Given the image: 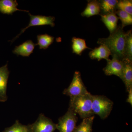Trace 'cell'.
Segmentation results:
<instances>
[{
  "instance_id": "cell-1",
  "label": "cell",
  "mask_w": 132,
  "mask_h": 132,
  "mask_svg": "<svg viewBox=\"0 0 132 132\" xmlns=\"http://www.w3.org/2000/svg\"><path fill=\"white\" fill-rule=\"evenodd\" d=\"M121 26L110 34L107 38H100L98 44L105 45L108 48L112 57L118 58L121 60L126 58V45L127 32H125Z\"/></svg>"
},
{
  "instance_id": "cell-2",
  "label": "cell",
  "mask_w": 132,
  "mask_h": 132,
  "mask_svg": "<svg viewBox=\"0 0 132 132\" xmlns=\"http://www.w3.org/2000/svg\"><path fill=\"white\" fill-rule=\"evenodd\" d=\"M92 105V95L88 92L86 94L70 98L69 108L83 119L94 115Z\"/></svg>"
},
{
  "instance_id": "cell-3",
  "label": "cell",
  "mask_w": 132,
  "mask_h": 132,
  "mask_svg": "<svg viewBox=\"0 0 132 132\" xmlns=\"http://www.w3.org/2000/svg\"><path fill=\"white\" fill-rule=\"evenodd\" d=\"M113 102L104 95H92V109L94 114H97L101 119H106L111 113Z\"/></svg>"
},
{
  "instance_id": "cell-4",
  "label": "cell",
  "mask_w": 132,
  "mask_h": 132,
  "mask_svg": "<svg viewBox=\"0 0 132 132\" xmlns=\"http://www.w3.org/2000/svg\"><path fill=\"white\" fill-rule=\"evenodd\" d=\"M88 92L87 90L79 71L75 72L73 78L68 88L63 91V94L70 97V98L86 94Z\"/></svg>"
},
{
  "instance_id": "cell-5",
  "label": "cell",
  "mask_w": 132,
  "mask_h": 132,
  "mask_svg": "<svg viewBox=\"0 0 132 132\" xmlns=\"http://www.w3.org/2000/svg\"><path fill=\"white\" fill-rule=\"evenodd\" d=\"M78 118L76 114L71 109L59 119L57 129L60 132H73L76 126Z\"/></svg>"
},
{
  "instance_id": "cell-6",
  "label": "cell",
  "mask_w": 132,
  "mask_h": 132,
  "mask_svg": "<svg viewBox=\"0 0 132 132\" xmlns=\"http://www.w3.org/2000/svg\"><path fill=\"white\" fill-rule=\"evenodd\" d=\"M28 14L30 16V20L28 26L25 28L22 29L20 33L12 40L11 41V43L13 42L17 38H19L20 35L26 31V29L30 27L49 25L53 27H54L55 25L54 22L55 18L54 16L32 15L30 13H29Z\"/></svg>"
},
{
  "instance_id": "cell-7",
  "label": "cell",
  "mask_w": 132,
  "mask_h": 132,
  "mask_svg": "<svg viewBox=\"0 0 132 132\" xmlns=\"http://www.w3.org/2000/svg\"><path fill=\"white\" fill-rule=\"evenodd\" d=\"M31 125L32 132H54L57 129V125L42 113L39 114L37 120Z\"/></svg>"
},
{
  "instance_id": "cell-8",
  "label": "cell",
  "mask_w": 132,
  "mask_h": 132,
  "mask_svg": "<svg viewBox=\"0 0 132 132\" xmlns=\"http://www.w3.org/2000/svg\"><path fill=\"white\" fill-rule=\"evenodd\" d=\"M106 66L103 69L104 73L107 76L112 75L123 79V62L116 57L107 61Z\"/></svg>"
},
{
  "instance_id": "cell-9",
  "label": "cell",
  "mask_w": 132,
  "mask_h": 132,
  "mask_svg": "<svg viewBox=\"0 0 132 132\" xmlns=\"http://www.w3.org/2000/svg\"><path fill=\"white\" fill-rule=\"evenodd\" d=\"M7 62L5 65L0 67V102H5L7 100L6 91L10 74L8 68Z\"/></svg>"
},
{
  "instance_id": "cell-10",
  "label": "cell",
  "mask_w": 132,
  "mask_h": 132,
  "mask_svg": "<svg viewBox=\"0 0 132 132\" xmlns=\"http://www.w3.org/2000/svg\"><path fill=\"white\" fill-rule=\"evenodd\" d=\"M123 79L127 92L132 88V60L127 59L123 60Z\"/></svg>"
},
{
  "instance_id": "cell-11",
  "label": "cell",
  "mask_w": 132,
  "mask_h": 132,
  "mask_svg": "<svg viewBox=\"0 0 132 132\" xmlns=\"http://www.w3.org/2000/svg\"><path fill=\"white\" fill-rule=\"evenodd\" d=\"M36 44L32 41L28 40L19 46H16L13 51V53L17 56L21 55L23 57H29L32 53Z\"/></svg>"
},
{
  "instance_id": "cell-12",
  "label": "cell",
  "mask_w": 132,
  "mask_h": 132,
  "mask_svg": "<svg viewBox=\"0 0 132 132\" xmlns=\"http://www.w3.org/2000/svg\"><path fill=\"white\" fill-rule=\"evenodd\" d=\"M18 5L16 0H0V12L3 14L8 15H12L17 11L29 12L17 8Z\"/></svg>"
},
{
  "instance_id": "cell-13",
  "label": "cell",
  "mask_w": 132,
  "mask_h": 132,
  "mask_svg": "<svg viewBox=\"0 0 132 132\" xmlns=\"http://www.w3.org/2000/svg\"><path fill=\"white\" fill-rule=\"evenodd\" d=\"M111 53L108 48L105 45H100L98 47L93 49L89 53V55L92 60L97 59L98 61L102 59H105L107 61L110 60L109 56Z\"/></svg>"
},
{
  "instance_id": "cell-14",
  "label": "cell",
  "mask_w": 132,
  "mask_h": 132,
  "mask_svg": "<svg viewBox=\"0 0 132 132\" xmlns=\"http://www.w3.org/2000/svg\"><path fill=\"white\" fill-rule=\"evenodd\" d=\"M101 20L108 29L110 34L112 33L118 27L119 18L115 13L100 15Z\"/></svg>"
},
{
  "instance_id": "cell-15",
  "label": "cell",
  "mask_w": 132,
  "mask_h": 132,
  "mask_svg": "<svg viewBox=\"0 0 132 132\" xmlns=\"http://www.w3.org/2000/svg\"><path fill=\"white\" fill-rule=\"evenodd\" d=\"M100 5L99 1H89L85 10L81 13V16L90 17L93 15L100 14Z\"/></svg>"
},
{
  "instance_id": "cell-16",
  "label": "cell",
  "mask_w": 132,
  "mask_h": 132,
  "mask_svg": "<svg viewBox=\"0 0 132 132\" xmlns=\"http://www.w3.org/2000/svg\"><path fill=\"white\" fill-rule=\"evenodd\" d=\"M117 0L99 1L100 5V15L115 13L117 10Z\"/></svg>"
},
{
  "instance_id": "cell-17",
  "label": "cell",
  "mask_w": 132,
  "mask_h": 132,
  "mask_svg": "<svg viewBox=\"0 0 132 132\" xmlns=\"http://www.w3.org/2000/svg\"><path fill=\"white\" fill-rule=\"evenodd\" d=\"M72 49L73 53L81 55L82 52L86 49H90L88 47L85 39L74 37L72 39Z\"/></svg>"
},
{
  "instance_id": "cell-18",
  "label": "cell",
  "mask_w": 132,
  "mask_h": 132,
  "mask_svg": "<svg viewBox=\"0 0 132 132\" xmlns=\"http://www.w3.org/2000/svg\"><path fill=\"white\" fill-rule=\"evenodd\" d=\"M94 116L83 119L81 123L76 127L73 132H92Z\"/></svg>"
},
{
  "instance_id": "cell-19",
  "label": "cell",
  "mask_w": 132,
  "mask_h": 132,
  "mask_svg": "<svg viewBox=\"0 0 132 132\" xmlns=\"http://www.w3.org/2000/svg\"><path fill=\"white\" fill-rule=\"evenodd\" d=\"M38 43L39 49H46L54 41V38L53 36L48 35L47 34L39 35L37 36Z\"/></svg>"
},
{
  "instance_id": "cell-20",
  "label": "cell",
  "mask_w": 132,
  "mask_h": 132,
  "mask_svg": "<svg viewBox=\"0 0 132 132\" xmlns=\"http://www.w3.org/2000/svg\"><path fill=\"white\" fill-rule=\"evenodd\" d=\"M3 132H32V130L31 125H22L17 120L13 126L6 128Z\"/></svg>"
},
{
  "instance_id": "cell-21",
  "label": "cell",
  "mask_w": 132,
  "mask_h": 132,
  "mask_svg": "<svg viewBox=\"0 0 132 132\" xmlns=\"http://www.w3.org/2000/svg\"><path fill=\"white\" fill-rule=\"evenodd\" d=\"M116 14L118 15V18L121 22L122 28L132 24V15L126 12L120 10H116Z\"/></svg>"
},
{
  "instance_id": "cell-22",
  "label": "cell",
  "mask_w": 132,
  "mask_h": 132,
  "mask_svg": "<svg viewBox=\"0 0 132 132\" xmlns=\"http://www.w3.org/2000/svg\"><path fill=\"white\" fill-rule=\"evenodd\" d=\"M117 9L120 10L132 15L131 0H121L118 1Z\"/></svg>"
},
{
  "instance_id": "cell-23",
  "label": "cell",
  "mask_w": 132,
  "mask_h": 132,
  "mask_svg": "<svg viewBox=\"0 0 132 132\" xmlns=\"http://www.w3.org/2000/svg\"><path fill=\"white\" fill-rule=\"evenodd\" d=\"M126 58L132 60V33L131 30L127 32Z\"/></svg>"
},
{
  "instance_id": "cell-24",
  "label": "cell",
  "mask_w": 132,
  "mask_h": 132,
  "mask_svg": "<svg viewBox=\"0 0 132 132\" xmlns=\"http://www.w3.org/2000/svg\"><path fill=\"white\" fill-rule=\"evenodd\" d=\"M128 97L127 100L126 102L128 103H129L132 105V88H130L129 91L128 92Z\"/></svg>"
}]
</instances>
